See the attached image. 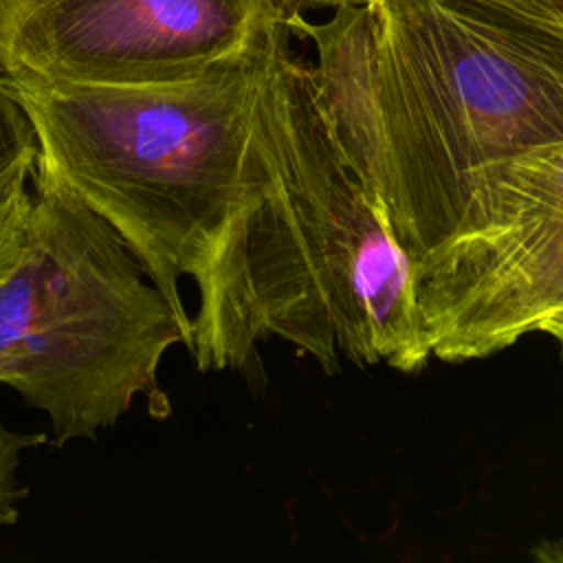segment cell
<instances>
[{"instance_id": "4", "label": "cell", "mask_w": 563, "mask_h": 563, "mask_svg": "<svg viewBox=\"0 0 563 563\" xmlns=\"http://www.w3.org/2000/svg\"><path fill=\"white\" fill-rule=\"evenodd\" d=\"M26 246L0 282V383L48 416L57 446L95 440L139 396L165 418L158 365L194 345L121 235L35 163Z\"/></svg>"}, {"instance_id": "11", "label": "cell", "mask_w": 563, "mask_h": 563, "mask_svg": "<svg viewBox=\"0 0 563 563\" xmlns=\"http://www.w3.org/2000/svg\"><path fill=\"white\" fill-rule=\"evenodd\" d=\"M295 7H325V9H336V7H350V4H365L369 0H292ZM563 4V0H552Z\"/></svg>"}, {"instance_id": "3", "label": "cell", "mask_w": 563, "mask_h": 563, "mask_svg": "<svg viewBox=\"0 0 563 563\" xmlns=\"http://www.w3.org/2000/svg\"><path fill=\"white\" fill-rule=\"evenodd\" d=\"M286 24L174 81L4 79L33 128L35 163L121 235L189 328L180 279L200 277L235 211L260 88Z\"/></svg>"}, {"instance_id": "8", "label": "cell", "mask_w": 563, "mask_h": 563, "mask_svg": "<svg viewBox=\"0 0 563 563\" xmlns=\"http://www.w3.org/2000/svg\"><path fill=\"white\" fill-rule=\"evenodd\" d=\"M37 143L33 128L0 77V185L35 167Z\"/></svg>"}, {"instance_id": "5", "label": "cell", "mask_w": 563, "mask_h": 563, "mask_svg": "<svg viewBox=\"0 0 563 563\" xmlns=\"http://www.w3.org/2000/svg\"><path fill=\"white\" fill-rule=\"evenodd\" d=\"M295 11L292 0H4L0 77L174 81L249 48Z\"/></svg>"}, {"instance_id": "12", "label": "cell", "mask_w": 563, "mask_h": 563, "mask_svg": "<svg viewBox=\"0 0 563 563\" xmlns=\"http://www.w3.org/2000/svg\"><path fill=\"white\" fill-rule=\"evenodd\" d=\"M2 2H4V0H0V4H2Z\"/></svg>"}, {"instance_id": "9", "label": "cell", "mask_w": 563, "mask_h": 563, "mask_svg": "<svg viewBox=\"0 0 563 563\" xmlns=\"http://www.w3.org/2000/svg\"><path fill=\"white\" fill-rule=\"evenodd\" d=\"M46 442L48 435L42 431H11L0 422V526L18 521V501L26 495V488L18 482L20 453Z\"/></svg>"}, {"instance_id": "7", "label": "cell", "mask_w": 563, "mask_h": 563, "mask_svg": "<svg viewBox=\"0 0 563 563\" xmlns=\"http://www.w3.org/2000/svg\"><path fill=\"white\" fill-rule=\"evenodd\" d=\"M33 169H24L4 185H0V282L11 273L24 253L29 220L33 207V189L26 183Z\"/></svg>"}, {"instance_id": "2", "label": "cell", "mask_w": 563, "mask_h": 563, "mask_svg": "<svg viewBox=\"0 0 563 563\" xmlns=\"http://www.w3.org/2000/svg\"><path fill=\"white\" fill-rule=\"evenodd\" d=\"M194 284L189 352L202 372L244 369L266 339L325 374L341 356L398 372L431 358L413 262L345 161L288 24L260 88L240 200Z\"/></svg>"}, {"instance_id": "13", "label": "cell", "mask_w": 563, "mask_h": 563, "mask_svg": "<svg viewBox=\"0 0 563 563\" xmlns=\"http://www.w3.org/2000/svg\"><path fill=\"white\" fill-rule=\"evenodd\" d=\"M292 4H295V2H292Z\"/></svg>"}, {"instance_id": "1", "label": "cell", "mask_w": 563, "mask_h": 563, "mask_svg": "<svg viewBox=\"0 0 563 563\" xmlns=\"http://www.w3.org/2000/svg\"><path fill=\"white\" fill-rule=\"evenodd\" d=\"M336 143L416 264L453 229L479 167L563 141V4L369 0L299 11Z\"/></svg>"}, {"instance_id": "10", "label": "cell", "mask_w": 563, "mask_h": 563, "mask_svg": "<svg viewBox=\"0 0 563 563\" xmlns=\"http://www.w3.org/2000/svg\"><path fill=\"white\" fill-rule=\"evenodd\" d=\"M537 332H545L548 336H552L559 343L561 350V358H563V308L552 312L548 319H543L537 328Z\"/></svg>"}, {"instance_id": "6", "label": "cell", "mask_w": 563, "mask_h": 563, "mask_svg": "<svg viewBox=\"0 0 563 563\" xmlns=\"http://www.w3.org/2000/svg\"><path fill=\"white\" fill-rule=\"evenodd\" d=\"M552 211L563 213V141L473 172L453 231L508 224Z\"/></svg>"}]
</instances>
